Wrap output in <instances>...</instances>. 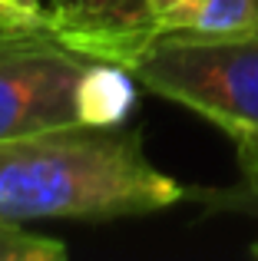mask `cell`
I'll return each instance as SVG.
<instances>
[{
	"label": "cell",
	"mask_w": 258,
	"mask_h": 261,
	"mask_svg": "<svg viewBox=\"0 0 258 261\" xmlns=\"http://www.w3.org/2000/svg\"><path fill=\"white\" fill-rule=\"evenodd\" d=\"M189 198L156 169L126 122H80L0 142V222H110L156 215Z\"/></svg>",
	"instance_id": "6da1fadb"
},
{
	"label": "cell",
	"mask_w": 258,
	"mask_h": 261,
	"mask_svg": "<svg viewBox=\"0 0 258 261\" xmlns=\"http://www.w3.org/2000/svg\"><path fill=\"white\" fill-rule=\"evenodd\" d=\"M189 198H195L209 215L225 212V215H245L258 222V185H248L242 178L228 189H189ZM248 251L258 258V242L248 245Z\"/></svg>",
	"instance_id": "52a82bcc"
},
{
	"label": "cell",
	"mask_w": 258,
	"mask_h": 261,
	"mask_svg": "<svg viewBox=\"0 0 258 261\" xmlns=\"http://www.w3.org/2000/svg\"><path fill=\"white\" fill-rule=\"evenodd\" d=\"M0 23H4V20H0Z\"/></svg>",
	"instance_id": "30bf717a"
},
{
	"label": "cell",
	"mask_w": 258,
	"mask_h": 261,
	"mask_svg": "<svg viewBox=\"0 0 258 261\" xmlns=\"http://www.w3.org/2000/svg\"><path fill=\"white\" fill-rule=\"evenodd\" d=\"M133 73L66 43L46 23H0V142L80 122H123Z\"/></svg>",
	"instance_id": "7a4b0ae2"
},
{
	"label": "cell",
	"mask_w": 258,
	"mask_h": 261,
	"mask_svg": "<svg viewBox=\"0 0 258 261\" xmlns=\"http://www.w3.org/2000/svg\"><path fill=\"white\" fill-rule=\"evenodd\" d=\"M139 86L192 109L232 139L242 182L258 185V30L156 37L126 66Z\"/></svg>",
	"instance_id": "3957f363"
},
{
	"label": "cell",
	"mask_w": 258,
	"mask_h": 261,
	"mask_svg": "<svg viewBox=\"0 0 258 261\" xmlns=\"http://www.w3.org/2000/svg\"><path fill=\"white\" fill-rule=\"evenodd\" d=\"M156 37H242L258 30V0H152Z\"/></svg>",
	"instance_id": "5b68a950"
},
{
	"label": "cell",
	"mask_w": 258,
	"mask_h": 261,
	"mask_svg": "<svg viewBox=\"0 0 258 261\" xmlns=\"http://www.w3.org/2000/svg\"><path fill=\"white\" fill-rule=\"evenodd\" d=\"M152 0H46V27L106 63L129 60L152 40Z\"/></svg>",
	"instance_id": "277c9868"
},
{
	"label": "cell",
	"mask_w": 258,
	"mask_h": 261,
	"mask_svg": "<svg viewBox=\"0 0 258 261\" xmlns=\"http://www.w3.org/2000/svg\"><path fill=\"white\" fill-rule=\"evenodd\" d=\"M0 17L17 23H46V0H0Z\"/></svg>",
	"instance_id": "ba28073f"
},
{
	"label": "cell",
	"mask_w": 258,
	"mask_h": 261,
	"mask_svg": "<svg viewBox=\"0 0 258 261\" xmlns=\"http://www.w3.org/2000/svg\"><path fill=\"white\" fill-rule=\"evenodd\" d=\"M0 20H7V17H0Z\"/></svg>",
	"instance_id": "9c48e42d"
},
{
	"label": "cell",
	"mask_w": 258,
	"mask_h": 261,
	"mask_svg": "<svg viewBox=\"0 0 258 261\" xmlns=\"http://www.w3.org/2000/svg\"><path fill=\"white\" fill-rule=\"evenodd\" d=\"M66 258V245L60 238L27 231V225L0 222V261H57Z\"/></svg>",
	"instance_id": "8992f818"
}]
</instances>
